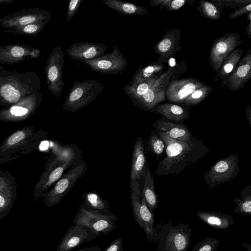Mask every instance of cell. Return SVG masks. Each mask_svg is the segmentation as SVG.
Wrapping results in <instances>:
<instances>
[{
	"label": "cell",
	"mask_w": 251,
	"mask_h": 251,
	"mask_svg": "<svg viewBox=\"0 0 251 251\" xmlns=\"http://www.w3.org/2000/svg\"><path fill=\"white\" fill-rule=\"evenodd\" d=\"M48 134L44 129L34 131L33 126L22 127L14 131L0 146V164L33 152Z\"/></svg>",
	"instance_id": "3"
},
{
	"label": "cell",
	"mask_w": 251,
	"mask_h": 251,
	"mask_svg": "<svg viewBox=\"0 0 251 251\" xmlns=\"http://www.w3.org/2000/svg\"><path fill=\"white\" fill-rule=\"evenodd\" d=\"M87 170L86 163L83 160L71 166L55 183L51 189L42 195L45 206L51 207L59 202L77 180L85 174Z\"/></svg>",
	"instance_id": "7"
},
{
	"label": "cell",
	"mask_w": 251,
	"mask_h": 251,
	"mask_svg": "<svg viewBox=\"0 0 251 251\" xmlns=\"http://www.w3.org/2000/svg\"><path fill=\"white\" fill-rule=\"evenodd\" d=\"M64 55L60 46L54 47L48 57L44 69L49 90L56 97H59L65 86L62 69Z\"/></svg>",
	"instance_id": "11"
},
{
	"label": "cell",
	"mask_w": 251,
	"mask_h": 251,
	"mask_svg": "<svg viewBox=\"0 0 251 251\" xmlns=\"http://www.w3.org/2000/svg\"><path fill=\"white\" fill-rule=\"evenodd\" d=\"M164 68L160 62L151 64L146 67H139L133 75L131 81H141L158 77Z\"/></svg>",
	"instance_id": "34"
},
{
	"label": "cell",
	"mask_w": 251,
	"mask_h": 251,
	"mask_svg": "<svg viewBox=\"0 0 251 251\" xmlns=\"http://www.w3.org/2000/svg\"><path fill=\"white\" fill-rule=\"evenodd\" d=\"M219 245L220 242L218 240L207 236L198 242L191 251H216Z\"/></svg>",
	"instance_id": "40"
},
{
	"label": "cell",
	"mask_w": 251,
	"mask_h": 251,
	"mask_svg": "<svg viewBox=\"0 0 251 251\" xmlns=\"http://www.w3.org/2000/svg\"><path fill=\"white\" fill-rule=\"evenodd\" d=\"M233 201L236 203L237 206L233 212L243 215H251V186H246L242 191L241 199L234 198Z\"/></svg>",
	"instance_id": "35"
},
{
	"label": "cell",
	"mask_w": 251,
	"mask_h": 251,
	"mask_svg": "<svg viewBox=\"0 0 251 251\" xmlns=\"http://www.w3.org/2000/svg\"><path fill=\"white\" fill-rule=\"evenodd\" d=\"M170 220L160 223L157 231V251H187L191 243L192 228L189 224L174 225Z\"/></svg>",
	"instance_id": "4"
},
{
	"label": "cell",
	"mask_w": 251,
	"mask_h": 251,
	"mask_svg": "<svg viewBox=\"0 0 251 251\" xmlns=\"http://www.w3.org/2000/svg\"><path fill=\"white\" fill-rule=\"evenodd\" d=\"M165 144V157L159 162L155 174L158 176L178 175L185 169L197 163L211 149L201 139L191 137L176 140L157 131Z\"/></svg>",
	"instance_id": "1"
},
{
	"label": "cell",
	"mask_w": 251,
	"mask_h": 251,
	"mask_svg": "<svg viewBox=\"0 0 251 251\" xmlns=\"http://www.w3.org/2000/svg\"><path fill=\"white\" fill-rule=\"evenodd\" d=\"M70 166L65 164L45 170L34 187L33 196L35 202H37L39 198L45 191L62 176L66 169Z\"/></svg>",
	"instance_id": "23"
},
{
	"label": "cell",
	"mask_w": 251,
	"mask_h": 251,
	"mask_svg": "<svg viewBox=\"0 0 251 251\" xmlns=\"http://www.w3.org/2000/svg\"><path fill=\"white\" fill-rule=\"evenodd\" d=\"M53 147L50 157L45 165V169L65 164L72 166L82 161L81 151L75 144L62 146L57 144Z\"/></svg>",
	"instance_id": "16"
},
{
	"label": "cell",
	"mask_w": 251,
	"mask_h": 251,
	"mask_svg": "<svg viewBox=\"0 0 251 251\" xmlns=\"http://www.w3.org/2000/svg\"><path fill=\"white\" fill-rule=\"evenodd\" d=\"M153 109L155 113L176 123H182L189 118V112L177 104L165 103L158 105Z\"/></svg>",
	"instance_id": "29"
},
{
	"label": "cell",
	"mask_w": 251,
	"mask_h": 251,
	"mask_svg": "<svg viewBox=\"0 0 251 251\" xmlns=\"http://www.w3.org/2000/svg\"><path fill=\"white\" fill-rule=\"evenodd\" d=\"M158 77L141 81H130L124 87V92L133 101L145 94Z\"/></svg>",
	"instance_id": "32"
},
{
	"label": "cell",
	"mask_w": 251,
	"mask_h": 251,
	"mask_svg": "<svg viewBox=\"0 0 251 251\" xmlns=\"http://www.w3.org/2000/svg\"><path fill=\"white\" fill-rule=\"evenodd\" d=\"M197 9L203 17L207 19L218 20L221 18L220 9L210 1L200 0Z\"/></svg>",
	"instance_id": "39"
},
{
	"label": "cell",
	"mask_w": 251,
	"mask_h": 251,
	"mask_svg": "<svg viewBox=\"0 0 251 251\" xmlns=\"http://www.w3.org/2000/svg\"><path fill=\"white\" fill-rule=\"evenodd\" d=\"M47 24L44 23H35L25 25L7 29L5 32L13 35H24L35 36L39 33Z\"/></svg>",
	"instance_id": "36"
},
{
	"label": "cell",
	"mask_w": 251,
	"mask_h": 251,
	"mask_svg": "<svg viewBox=\"0 0 251 251\" xmlns=\"http://www.w3.org/2000/svg\"><path fill=\"white\" fill-rule=\"evenodd\" d=\"M143 176L144 186L141 194L150 210L153 214L154 209L157 207L158 197L155 191L153 177L148 165Z\"/></svg>",
	"instance_id": "31"
},
{
	"label": "cell",
	"mask_w": 251,
	"mask_h": 251,
	"mask_svg": "<svg viewBox=\"0 0 251 251\" xmlns=\"http://www.w3.org/2000/svg\"><path fill=\"white\" fill-rule=\"evenodd\" d=\"M196 215L210 227L218 229H226L234 224L232 216L221 212L201 211Z\"/></svg>",
	"instance_id": "27"
},
{
	"label": "cell",
	"mask_w": 251,
	"mask_h": 251,
	"mask_svg": "<svg viewBox=\"0 0 251 251\" xmlns=\"http://www.w3.org/2000/svg\"><path fill=\"white\" fill-rule=\"evenodd\" d=\"M246 115L247 116V120L248 121L250 127H251V108L249 106L246 110Z\"/></svg>",
	"instance_id": "46"
},
{
	"label": "cell",
	"mask_w": 251,
	"mask_h": 251,
	"mask_svg": "<svg viewBox=\"0 0 251 251\" xmlns=\"http://www.w3.org/2000/svg\"><path fill=\"white\" fill-rule=\"evenodd\" d=\"M42 100V93L35 92L14 104L0 110V121L6 122L25 121L35 113Z\"/></svg>",
	"instance_id": "10"
},
{
	"label": "cell",
	"mask_w": 251,
	"mask_h": 251,
	"mask_svg": "<svg viewBox=\"0 0 251 251\" xmlns=\"http://www.w3.org/2000/svg\"><path fill=\"white\" fill-rule=\"evenodd\" d=\"M101 1L110 9L127 16H144L149 13L143 7L121 0H101Z\"/></svg>",
	"instance_id": "30"
},
{
	"label": "cell",
	"mask_w": 251,
	"mask_h": 251,
	"mask_svg": "<svg viewBox=\"0 0 251 251\" xmlns=\"http://www.w3.org/2000/svg\"><path fill=\"white\" fill-rule=\"evenodd\" d=\"M147 147L155 155H161L163 153L165 144L164 141L159 136L156 130L151 131L148 138Z\"/></svg>",
	"instance_id": "38"
},
{
	"label": "cell",
	"mask_w": 251,
	"mask_h": 251,
	"mask_svg": "<svg viewBox=\"0 0 251 251\" xmlns=\"http://www.w3.org/2000/svg\"><path fill=\"white\" fill-rule=\"evenodd\" d=\"M98 235L89 228L73 225L67 231L56 251H70L82 243L96 238Z\"/></svg>",
	"instance_id": "18"
},
{
	"label": "cell",
	"mask_w": 251,
	"mask_h": 251,
	"mask_svg": "<svg viewBox=\"0 0 251 251\" xmlns=\"http://www.w3.org/2000/svg\"><path fill=\"white\" fill-rule=\"evenodd\" d=\"M130 201L133 217L144 231L147 239L156 243L157 231L154 227V216L141 194L139 181L130 180Z\"/></svg>",
	"instance_id": "6"
},
{
	"label": "cell",
	"mask_w": 251,
	"mask_h": 251,
	"mask_svg": "<svg viewBox=\"0 0 251 251\" xmlns=\"http://www.w3.org/2000/svg\"><path fill=\"white\" fill-rule=\"evenodd\" d=\"M82 198L81 205L84 208L105 215L113 214L110 210L109 201L102 198L97 192L84 193Z\"/></svg>",
	"instance_id": "28"
},
{
	"label": "cell",
	"mask_w": 251,
	"mask_h": 251,
	"mask_svg": "<svg viewBox=\"0 0 251 251\" xmlns=\"http://www.w3.org/2000/svg\"><path fill=\"white\" fill-rule=\"evenodd\" d=\"M213 89L205 84L194 91L184 100L186 105H194L203 100L212 92Z\"/></svg>",
	"instance_id": "37"
},
{
	"label": "cell",
	"mask_w": 251,
	"mask_h": 251,
	"mask_svg": "<svg viewBox=\"0 0 251 251\" xmlns=\"http://www.w3.org/2000/svg\"><path fill=\"white\" fill-rule=\"evenodd\" d=\"M17 182L8 171L0 170V220L10 212L17 197Z\"/></svg>",
	"instance_id": "15"
},
{
	"label": "cell",
	"mask_w": 251,
	"mask_h": 251,
	"mask_svg": "<svg viewBox=\"0 0 251 251\" xmlns=\"http://www.w3.org/2000/svg\"></svg>",
	"instance_id": "50"
},
{
	"label": "cell",
	"mask_w": 251,
	"mask_h": 251,
	"mask_svg": "<svg viewBox=\"0 0 251 251\" xmlns=\"http://www.w3.org/2000/svg\"><path fill=\"white\" fill-rule=\"evenodd\" d=\"M77 251H101V247L99 245L94 246L90 247H85Z\"/></svg>",
	"instance_id": "45"
},
{
	"label": "cell",
	"mask_w": 251,
	"mask_h": 251,
	"mask_svg": "<svg viewBox=\"0 0 251 251\" xmlns=\"http://www.w3.org/2000/svg\"><path fill=\"white\" fill-rule=\"evenodd\" d=\"M237 152L230 154L212 165L203 175V179L211 190L215 186L235 178L239 173Z\"/></svg>",
	"instance_id": "9"
},
{
	"label": "cell",
	"mask_w": 251,
	"mask_h": 251,
	"mask_svg": "<svg viewBox=\"0 0 251 251\" xmlns=\"http://www.w3.org/2000/svg\"><path fill=\"white\" fill-rule=\"evenodd\" d=\"M158 131L162 132L169 138L176 140H186L192 136L188 127L163 118L159 119L153 124Z\"/></svg>",
	"instance_id": "25"
},
{
	"label": "cell",
	"mask_w": 251,
	"mask_h": 251,
	"mask_svg": "<svg viewBox=\"0 0 251 251\" xmlns=\"http://www.w3.org/2000/svg\"><path fill=\"white\" fill-rule=\"evenodd\" d=\"M42 82L33 72L20 73L0 66V106L8 107L24 97L38 91Z\"/></svg>",
	"instance_id": "2"
},
{
	"label": "cell",
	"mask_w": 251,
	"mask_h": 251,
	"mask_svg": "<svg viewBox=\"0 0 251 251\" xmlns=\"http://www.w3.org/2000/svg\"><path fill=\"white\" fill-rule=\"evenodd\" d=\"M186 2V0H169L165 7L168 11H175L182 7Z\"/></svg>",
	"instance_id": "42"
},
{
	"label": "cell",
	"mask_w": 251,
	"mask_h": 251,
	"mask_svg": "<svg viewBox=\"0 0 251 251\" xmlns=\"http://www.w3.org/2000/svg\"><path fill=\"white\" fill-rule=\"evenodd\" d=\"M166 75L167 74H163L159 77L145 94L132 101L133 104L148 111L153 109L159 102L163 101L165 93L159 86Z\"/></svg>",
	"instance_id": "24"
},
{
	"label": "cell",
	"mask_w": 251,
	"mask_h": 251,
	"mask_svg": "<svg viewBox=\"0 0 251 251\" xmlns=\"http://www.w3.org/2000/svg\"><path fill=\"white\" fill-rule=\"evenodd\" d=\"M92 71L116 75L124 71L128 64L127 58L116 46L111 51L100 57L84 62Z\"/></svg>",
	"instance_id": "13"
},
{
	"label": "cell",
	"mask_w": 251,
	"mask_h": 251,
	"mask_svg": "<svg viewBox=\"0 0 251 251\" xmlns=\"http://www.w3.org/2000/svg\"><path fill=\"white\" fill-rule=\"evenodd\" d=\"M243 53V50L237 48L226 58L217 73L220 79L224 80L230 75L241 59Z\"/></svg>",
	"instance_id": "33"
},
{
	"label": "cell",
	"mask_w": 251,
	"mask_h": 251,
	"mask_svg": "<svg viewBox=\"0 0 251 251\" xmlns=\"http://www.w3.org/2000/svg\"><path fill=\"white\" fill-rule=\"evenodd\" d=\"M118 218L115 214H103L84 208L81 204L73 221L74 225L86 227L100 236V234L107 235L115 229Z\"/></svg>",
	"instance_id": "8"
},
{
	"label": "cell",
	"mask_w": 251,
	"mask_h": 251,
	"mask_svg": "<svg viewBox=\"0 0 251 251\" xmlns=\"http://www.w3.org/2000/svg\"><path fill=\"white\" fill-rule=\"evenodd\" d=\"M242 245L245 247L248 251H251V245L250 244L242 243Z\"/></svg>",
	"instance_id": "48"
},
{
	"label": "cell",
	"mask_w": 251,
	"mask_h": 251,
	"mask_svg": "<svg viewBox=\"0 0 251 251\" xmlns=\"http://www.w3.org/2000/svg\"><path fill=\"white\" fill-rule=\"evenodd\" d=\"M40 50L18 44L0 45V64L12 65L28 59L37 58Z\"/></svg>",
	"instance_id": "17"
},
{
	"label": "cell",
	"mask_w": 251,
	"mask_h": 251,
	"mask_svg": "<svg viewBox=\"0 0 251 251\" xmlns=\"http://www.w3.org/2000/svg\"><path fill=\"white\" fill-rule=\"evenodd\" d=\"M123 243V238L121 237L115 239L110 243L104 251H124Z\"/></svg>",
	"instance_id": "43"
},
{
	"label": "cell",
	"mask_w": 251,
	"mask_h": 251,
	"mask_svg": "<svg viewBox=\"0 0 251 251\" xmlns=\"http://www.w3.org/2000/svg\"><path fill=\"white\" fill-rule=\"evenodd\" d=\"M251 11V3H249L248 4H246L245 6L238 9L231 14H230L228 18L230 19L236 18L242 15L246 14L250 12Z\"/></svg>",
	"instance_id": "44"
},
{
	"label": "cell",
	"mask_w": 251,
	"mask_h": 251,
	"mask_svg": "<svg viewBox=\"0 0 251 251\" xmlns=\"http://www.w3.org/2000/svg\"><path fill=\"white\" fill-rule=\"evenodd\" d=\"M251 22H250L248 25L246 26V31L247 32L248 35L250 38H251Z\"/></svg>",
	"instance_id": "47"
},
{
	"label": "cell",
	"mask_w": 251,
	"mask_h": 251,
	"mask_svg": "<svg viewBox=\"0 0 251 251\" xmlns=\"http://www.w3.org/2000/svg\"><path fill=\"white\" fill-rule=\"evenodd\" d=\"M107 49V46L102 44L84 42L73 43L66 52L72 60L84 63L101 56Z\"/></svg>",
	"instance_id": "21"
},
{
	"label": "cell",
	"mask_w": 251,
	"mask_h": 251,
	"mask_svg": "<svg viewBox=\"0 0 251 251\" xmlns=\"http://www.w3.org/2000/svg\"><path fill=\"white\" fill-rule=\"evenodd\" d=\"M52 13L39 8H30L7 15L0 19V25L5 28L25 25L35 23L48 24Z\"/></svg>",
	"instance_id": "14"
},
{
	"label": "cell",
	"mask_w": 251,
	"mask_h": 251,
	"mask_svg": "<svg viewBox=\"0 0 251 251\" xmlns=\"http://www.w3.org/2000/svg\"><path fill=\"white\" fill-rule=\"evenodd\" d=\"M147 165L143 140L141 137H139L133 147L130 180L139 181L143 176Z\"/></svg>",
	"instance_id": "26"
},
{
	"label": "cell",
	"mask_w": 251,
	"mask_h": 251,
	"mask_svg": "<svg viewBox=\"0 0 251 251\" xmlns=\"http://www.w3.org/2000/svg\"><path fill=\"white\" fill-rule=\"evenodd\" d=\"M82 0H71L68 4L66 19L72 20L80 6Z\"/></svg>",
	"instance_id": "41"
},
{
	"label": "cell",
	"mask_w": 251,
	"mask_h": 251,
	"mask_svg": "<svg viewBox=\"0 0 251 251\" xmlns=\"http://www.w3.org/2000/svg\"><path fill=\"white\" fill-rule=\"evenodd\" d=\"M14 0H0V4H8L11 3Z\"/></svg>",
	"instance_id": "49"
},
{
	"label": "cell",
	"mask_w": 251,
	"mask_h": 251,
	"mask_svg": "<svg viewBox=\"0 0 251 251\" xmlns=\"http://www.w3.org/2000/svg\"><path fill=\"white\" fill-rule=\"evenodd\" d=\"M205 84L194 78L174 80L168 85L165 92L167 99L176 103H183L195 90Z\"/></svg>",
	"instance_id": "20"
},
{
	"label": "cell",
	"mask_w": 251,
	"mask_h": 251,
	"mask_svg": "<svg viewBox=\"0 0 251 251\" xmlns=\"http://www.w3.org/2000/svg\"><path fill=\"white\" fill-rule=\"evenodd\" d=\"M104 87L102 83L95 79L76 80L69 91L62 108L72 113L81 109L95 100Z\"/></svg>",
	"instance_id": "5"
},
{
	"label": "cell",
	"mask_w": 251,
	"mask_h": 251,
	"mask_svg": "<svg viewBox=\"0 0 251 251\" xmlns=\"http://www.w3.org/2000/svg\"><path fill=\"white\" fill-rule=\"evenodd\" d=\"M180 33L178 28L168 30L153 48L159 55V62H166L180 48L179 40Z\"/></svg>",
	"instance_id": "22"
},
{
	"label": "cell",
	"mask_w": 251,
	"mask_h": 251,
	"mask_svg": "<svg viewBox=\"0 0 251 251\" xmlns=\"http://www.w3.org/2000/svg\"><path fill=\"white\" fill-rule=\"evenodd\" d=\"M242 43L243 41L237 32L216 38L211 46L209 57L212 70L217 73L226 58Z\"/></svg>",
	"instance_id": "12"
},
{
	"label": "cell",
	"mask_w": 251,
	"mask_h": 251,
	"mask_svg": "<svg viewBox=\"0 0 251 251\" xmlns=\"http://www.w3.org/2000/svg\"><path fill=\"white\" fill-rule=\"evenodd\" d=\"M251 77V51L240 60L230 75L222 80L221 87L226 86L230 90L236 91L243 88Z\"/></svg>",
	"instance_id": "19"
}]
</instances>
